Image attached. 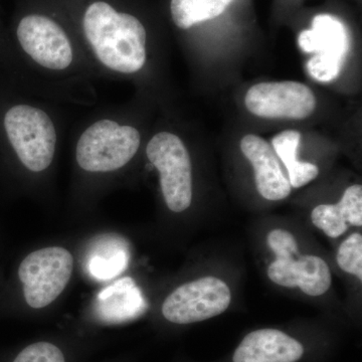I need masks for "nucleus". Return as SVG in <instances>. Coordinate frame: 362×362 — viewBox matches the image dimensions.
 Listing matches in <instances>:
<instances>
[{
  "label": "nucleus",
  "mask_w": 362,
  "mask_h": 362,
  "mask_svg": "<svg viewBox=\"0 0 362 362\" xmlns=\"http://www.w3.org/2000/svg\"><path fill=\"white\" fill-rule=\"evenodd\" d=\"M312 223L328 237L338 238L346 232L349 225L362 226V187L351 185L345 190L337 204H321L311 214Z\"/></svg>",
  "instance_id": "obj_15"
},
{
  "label": "nucleus",
  "mask_w": 362,
  "mask_h": 362,
  "mask_svg": "<svg viewBox=\"0 0 362 362\" xmlns=\"http://www.w3.org/2000/svg\"><path fill=\"white\" fill-rule=\"evenodd\" d=\"M337 264L343 271L362 280V235L354 233L339 247Z\"/></svg>",
  "instance_id": "obj_19"
},
{
  "label": "nucleus",
  "mask_w": 362,
  "mask_h": 362,
  "mask_svg": "<svg viewBox=\"0 0 362 362\" xmlns=\"http://www.w3.org/2000/svg\"><path fill=\"white\" fill-rule=\"evenodd\" d=\"M4 251V238H2L1 228H0V257L2 256Z\"/></svg>",
  "instance_id": "obj_21"
},
{
  "label": "nucleus",
  "mask_w": 362,
  "mask_h": 362,
  "mask_svg": "<svg viewBox=\"0 0 362 362\" xmlns=\"http://www.w3.org/2000/svg\"><path fill=\"white\" fill-rule=\"evenodd\" d=\"M64 119L58 103L25 93L0 117L2 162L16 192L42 206L57 199Z\"/></svg>",
  "instance_id": "obj_2"
},
{
  "label": "nucleus",
  "mask_w": 362,
  "mask_h": 362,
  "mask_svg": "<svg viewBox=\"0 0 362 362\" xmlns=\"http://www.w3.org/2000/svg\"><path fill=\"white\" fill-rule=\"evenodd\" d=\"M232 300L223 281L204 277L183 283L164 297L161 315L168 322L185 325L201 322L223 313Z\"/></svg>",
  "instance_id": "obj_7"
},
{
  "label": "nucleus",
  "mask_w": 362,
  "mask_h": 362,
  "mask_svg": "<svg viewBox=\"0 0 362 362\" xmlns=\"http://www.w3.org/2000/svg\"><path fill=\"white\" fill-rule=\"evenodd\" d=\"M6 272L4 266L0 265V286H1L2 281H4V276H6Z\"/></svg>",
  "instance_id": "obj_22"
},
{
  "label": "nucleus",
  "mask_w": 362,
  "mask_h": 362,
  "mask_svg": "<svg viewBox=\"0 0 362 362\" xmlns=\"http://www.w3.org/2000/svg\"><path fill=\"white\" fill-rule=\"evenodd\" d=\"M144 153L146 168L158 173L165 209L173 214L187 211L192 202V164L180 136L171 131H158L145 145Z\"/></svg>",
  "instance_id": "obj_6"
},
{
  "label": "nucleus",
  "mask_w": 362,
  "mask_h": 362,
  "mask_svg": "<svg viewBox=\"0 0 362 362\" xmlns=\"http://www.w3.org/2000/svg\"><path fill=\"white\" fill-rule=\"evenodd\" d=\"M233 0H171L173 23L180 30H188L204 21L218 18Z\"/></svg>",
  "instance_id": "obj_17"
},
{
  "label": "nucleus",
  "mask_w": 362,
  "mask_h": 362,
  "mask_svg": "<svg viewBox=\"0 0 362 362\" xmlns=\"http://www.w3.org/2000/svg\"><path fill=\"white\" fill-rule=\"evenodd\" d=\"M95 320L104 324L130 322L144 315L149 303L132 278H117L109 282L90 305Z\"/></svg>",
  "instance_id": "obj_11"
},
{
  "label": "nucleus",
  "mask_w": 362,
  "mask_h": 362,
  "mask_svg": "<svg viewBox=\"0 0 362 362\" xmlns=\"http://www.w3.org/2000/svg\"><path fill=\"white\" fill-rule=\"evenodd\" d=\"M78 42L100 80H136L149 66L143 21L110 0H90L78 13Z\"/></svg>",
  "instance_id": "obj_5"
},
{
  "label": "nucleus",
  "mask_w": 362,
  "mask_h": 362,
  "mask_svg": "<svg viewBox=\"0 0 362 362\" xmlns=\"http://www.w3.org/2000/svg\"><path fill=\"white\" fill-rule=\"evenodd\" d=\"M129 242L114 232L96 233L83 237L80 273L94 282L109 283L127 270Z\"/></svg>",
  "instance_id": "obj_10"
},
{
  "label": "nucleus",
  "mask_w": 362,
  "mask_h": 362,
  "mask_svg": "<svg viewBox=\"0 0 362 362\" xmlns=\"http://www.w3.org/2000/svg\"><path fill=\"white\" fill-rule=\"evenodd\" d=\"M143 134L125 107L101 109L80 124L71 144L68 206L75 218L96 213L122 185L141 152Z\"/></svg>",
  "instance_id": "obj_1"
},
{
  "label": "nucleus",
  "mask_w": 362,
  "mask_h": 362,
  "mask_svg": "<svg viewBox=\"0 0 362 362\" xmlns=\"http://www.w3.org/2000/svg\"><path fill=\"white\" fill-rule=\"evenodd\" d=\"M298 44L302 51L315 54L307 64L311 77L319 82H331L339 75L349 54V33L335 16L319 14L312 21L310 30L300 33Z\"/></svg>",
  "instance_id": "obj_8"
},
{
  "label": "nucleus",
  "mask_w": 362,
  "mask_h": 362,
  "mask_svg": "<svg viewBox=\"0 0 362 362\" xmlns=\"http://www.w3.org/2000/svg\"><path fill=\"white\" fill-rule=\"evenodd\" d=\"M301 343L276 329L252 331L240 342L233 362H296L303 356Z\"/></svg>",
  "instance_id": "obj_14"
},
{
  "label": "nucleus",
  "mask_w": 362,
  "mask_h": 362,
  "mask_svg": "<svg viewBox=\"0 0 362 362\" xmlns=\"http://www.w3.org/2000/svg\"><path fill=\"white\" fill-rule=\"evenodd\" d=\"M268 245L275 252L276 259H295L299 254L296 240L287 230H272L268 235Z\"/></svg>",
  "instance_id": "obj_20"
},
{
  "label": "nucleus",
  "mask_w": 362,
  "mask_h": 362,
  "mask_svg": "<svg viewBox=\"0 0 362 362\" xmlns=\"http://www.w3.org/2000/svg\"><path fill=\"white\" fill-rule=\"evenodd\" d=\"M300 140L301 133L296 130H286L276 135L271 144L279 159L287 168L288 180L294 188L304 187L315 180L319 175V169L316 165L298 160L297 151Z\"/></svg>",
  "instance_id": "obj_16"
},
{
  "label": "nucleus",
  "mask_w": 362,
  "mask_h": 362,
  "mask_svg": "<svg viewBox=\"0 0 362 362\" xmlns=\"http://www.w3.org/2000/svg\"><path fill=\"white\" fill-rule=\"evenodd\" d=\"M240 150L255 169L259 194L268 201H281L291 194L292 187L273 146L257 135H246Z\"/></svg>",
  "instance_id": "obj_12"
},
{
  "label": "nucleus",
  "mask_w": 362,
  "mask_h": 362,
  "mask_svg": "<svg viewBox=\"0 0 362 362\" xmlns=\"http://www.w3.org/2000/svg\"><path fill=\"white\" fill-rule=\"evenodd\" d=\"M269 278L283 287H299L309 296H320L331 285L329 267L316 256H301L299 259H276L269 266Z\"/></svg>",
  "instance_id": "obj_13"
},
{
  "label": "nucleus",
  "mask_w": 362,
  "mask_h": 362,
  "mask_svg": "<svg viewBox=\"0 0 362 362\" xmlns=\"http://www.w3.org/2000/svg\"><path fill=\"white\" fill-rule=\"evenodd\" d=\"M247 110L263 118L304 119L316 108L310 88L299 82L259 83L245 98Z\"/></svg>",
  "instance_id": "obj_9"
},
{
  "label": "nucleus",
  "mask_w": 362,
  "mask_h": 362,
  "mask_svg": "<svg viewBox=\"0 0 362 362\" xmlns=\"http://www.w3.org/2000/svg\"><path fill=\"white\" fill-rule=\"evenodd\" d=\"M7 362H69V356L59 343L42 339L25 345Z\"/></svg>",
  "instance_id": "obj_18"
},
{
  "label": "nucleus",
  "mask_w": 362,
  "mask_h": 362,
  "mask_svg": "<svg viewBox=\"0 0 362 362\" xmlns=\"http://www.w3.org/2000/svg\"><path fill=\"white\" fill-rule=\"evenodd\" d=\"M83 237L47 240L16 259L0 286V316L37 317L59 308L80 273Z\"/></svg>",
  "instance_id": "obj_4"
},
{
  "label": "nucleus",
  "mask_w": 362,
  "mask_h": 362,
  "mask_svg": "<svg viewBox=\"0 0 362 362\" xmlns=\"http://www.w3.org/2000/svg\"><path fill=\"white\" fill-rule=\"evenodd\" d=\"M13 49L21 65L58 104L90 106L100 80L76 33L49 13L23 14L14 30Z\"/></svg>",
  "instance_id": "obj_3"
}]
</instances>
